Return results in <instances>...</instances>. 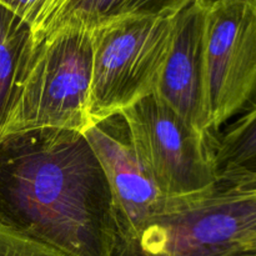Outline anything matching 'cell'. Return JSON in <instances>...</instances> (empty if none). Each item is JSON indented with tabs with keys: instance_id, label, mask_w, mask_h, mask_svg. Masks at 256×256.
<instances>
[{
	"instance_id": "1",
	"label": "cell",
	"mask_w": 256,
	"mask_h": 256,
	"mask_svg": "<svg viewBox=\"0 0 256 256\" xmlns=\"http://www.w3.org/2000/svg\"><path fill=\"white\" fill-rule=\"evenodd\" d=\"M0 224L68 256H115L112 192L84 134L36 129L0 139Z\"/></svg>"
},
{
	"instance_id": "2",
	"label": "cell",
	"mask_w": 256,
	"mask_h": 256,
	"mask_svg": "<svg viewBox=\"0 0 256 256\" xmlns=\"http://www.w3.org/2000/svg\"><path fill=\"white\" fill-rule=\"evenodd\" d=\"M115 256H256V175H222L206 192L166 199Z\"/></svg>"
},
{
	"instance_id": "3",
	"label": "cell",
	"mask_w": 256,
	"mask_h": 256,
	"mask_svg": "<svg viewBox=\"0 0 256 256\" xmlns=\"http://www.w3.org/2000/svg\"><path fill=\"white\" fill-rule=\"evenodd\" d=\"M92 79L90 30L64 26L40 42L19 104L4 135L36 129L84 132Z\"/></svg>"
},
{
	"instance_id": "4",
	"label": "cell",
	"mask_w": 256,
	"mask_h": 256,
	"mask_svg": "<svg viewBox=\"0 0 256 256\" xmlns=\"http://www.w3.org/2000/svg\"><path fill=\"white\" fill-rule=\"evenodd\" d=\"M172 20L128 16L90 29L92 125L154 92L172 42Z\"/></svg>"
},
{
	"instance_id": "5",
	"label": "cell",
	"mask_w": 256,
	"mask_h": 256,
	"mask_svg": "<svg viewBox=\"0 0 256 256\" xmlns=\"http://www.w3.org/2000/svg\"><path fill=\"white\" fill-rule=\"evenodd\" d=\"M140 160L165 199L200 194L218 182V135L202 132L156 95L122 112Z\"/></svg>"
},
{
	"instance_id": "6",
	"label": "cell",
	"mask_w": 256,
	"mask_h": 256,
	"mask_svg": "<svg viewBox=\"0 0 256 256\" xmlns=\"http://www.w3.org/2000/svg\"><path fill=\"white\" fill-rule=\"evenodd\" d=\"M210 130L256 105V0H210L205 22Z\"/></svg>"
},
{
	"instance_id": "7",
	"label": "cell",
	"mask_w": 256,
	"mask_h": 256,
	"mask_svg": "<svg viewBox=\"0 0 256 256\" xmlns=\"http://www.w3.org/2000/svg\"><path fill=\"white\" fill-rule=\"evenodd\" d=\"M102 168L112 196L118 248L129 244L159 214L165 199L140 160L122 114L94 122L84 132Z\"/></svg>"
},
{
	"instance_id": "8",
	"label": "cell",
	"mask_w": 256,
	"mask_h": 256,
	"mask_svg": "<svg viewBox=\"0 0 256 256\" xmlns=\"http://www.w3.org/2000/svg\"><path fill=\"white\" fill-rule=\"evenodd\" d=\"M209 2L194 0L174 16L169 52L152 92L202 132H212L205 62Z\"/></svg>"
},
{
	"instance_id": "9",
	"label": "cell",
	"mask_w": 256,
	"mask_h": 256,
	"mask_svg": "<svg viewBox=\"0 0 256 256\" xmlns=\"http://www.w3.org/2000/svg\"><path fill=\"white\" fill-rule=\"evenodd\" d=\"M39 44L30 25L0 5V139L14 116Z\"/></svg>"
},
{
	"instance_id": "10",
	"label": "cell",
	"mask_w": 256,
	"mask_h": 256,
	"mask_svg": "<svg viewBox=\"0 0 256 256\" xmlns=\"http://www.w3.org/2000/svg\"><path fill=\"white\" fill-rule=\"evenodd\" d=\"M192 2L194 0H75L52 25L45 36L64 26L90 30L98 25L128 16L172 18Z\"/></svg>"
},
{
	"instance_id": "11",
	"label": "cell",
	"mask_w": 256,
	"mask_h": 256,
	"mask_svg": "<svg viewBox=\"0 0 256 256\" xmlns=\"http://www.w3.org/2000/svg\"><path fill=\"white\" fill-rule=\"evenodd\" d=\"M216 172L222 175H256V105L218 134Z\"/></svg>"
},
{
	"instance_id": "12",
	"label": "cell",
	"mask_w": 256,
	"mask_h": 256,
	"mask_svg": "<svg viewBox=\"0 0 256 256\" xmlns=\"http://www.w3.org/2000/svg\"><path fill=\"white\" fill-rule=\"evenodd\" d=\"M75 0H0V5L30 25L42 42L52 25Z\"/></svg>"
},
{
	"instance_id": "13",
	"label": "cell",
	"mask_w": 256,
	"mask_h": 256,
	"mask_svg": "<svg viewBox=\"0 0 256 256\" xmlns=\"http://www.w3.org/2000/svg\"><path fill=\"white\" fill-rule=\"evenodd\" d=\"M0 256H68L0 224Z\"/></svg>"
}]
</instances>
